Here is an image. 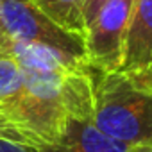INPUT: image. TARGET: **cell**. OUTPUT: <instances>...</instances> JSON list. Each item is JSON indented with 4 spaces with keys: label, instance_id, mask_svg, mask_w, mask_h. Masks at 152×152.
<instances>
[{
    "label": "cell",
    "instance_id": "cell-3",
    "mask_svg": "<svg viewBox=\"0 0 152 152\" xmlns=\"http://www.w3.org/2000/svg\"><path fill=\"white\" fill-rule=\"evenodd\" d=\"M2 20L9 41L47 45L86 59L84 41L63 31L32 0H4Z\"/></svg>",
    "mask_w": 152,
    "mask_h": 152
},
{
    "label": "cell",
    "instance_id": "cell-2",
    "mask_svg": "<svg viewBox=\"0 0 152 152\" xmlns=\"http://www.w3.org/2000/svg\"><path fill=\"white\" fill-rule=\"evenodd\" d=\"M136 0H107L88 22L86 61L95 73H113L124 64Z\"/></svg>",
    "mask_w": 152,
    "mask_h": 152
},
{
    "label": "cell",
    "instance_id": "cell-7",
    "mask_svg": "<svg viewBox=\"0 0 152 152\" xmlns=\"http://www.w3.org/2000/svg\"><path fill=\"white\" fill-rule=\"evenodd\" d=\"M25 93V75L22 66L6 52H0V140Z\"/></svg>",
    "mask_w": 152,
    "mask_h": 152
},
{
    "label": "cell",
    "instance_id": "cell-12",
    "mask_svg": "<svg viewBox=\"0 0 152 152\" xmlns=\"http://www.w3.org/2000/svg\"><path fill=\"white\" fill-rule=\"evenodd\" d=\"M140 152H152V147H145V148H141Z\"/></svg>",
    "mask_w": 152,
    "mask_h": 152
},
{
    "label": "cell",
    "instance_id": "cell-8",
    "mask_svg": "<svg viewBox=\"0 0 152 152\" xmlns=\"http://www.w3.org/2000/svg\"><path fill=\"white\" fill-rule=\"evenodd\" d=\"M32 2L63 31L84 41L88 31V0H32Z\"/></svg>",
    "mask_w": 152,
    "mask_h": 152
},
{
    "label": "cell",
    "instance_id": "cell-1",
    "mask_svg": "<svg viewBox=\"0 0 152 152\" xmlns=\"http://www.w3.org/2000/svg\"><path fill=\"white\" fill-rule=\"evenodd\" d=\"M93 124L124 143L152 147V90L120 72L95 73Z\"/></svg>",
    "mask_w": 152,
    "mask_h": 152
},
{
    "label": "cell",
    "instance_id": "cell-9",
    "mask_svg": "<svg viewBox=\"0 0 152 152\" xmlns=\"http://www.w3.org/2000/svg\"><path fill=\"white\" fill-rule=\"evenodd\" d=\"M107 2V0H88V7H86V20L90 22L95 15H97V11L104 6Z\"/></svg>",
    "mask_w": 152,
    "mask_h": 152
},
{
    "label": "cell",
    "instance_id": "cell-4",
    "mask_svg": "<svg viewBox=\"0 0 152 152\" xmlns=\"http://www.w3.org/2000/svg\"><path fill=\"white\" fill-rule=\"evenodd\" d=\"M118 72L132 83L152 90V0H136L125 57Z\"/></svg>",
    "mask_w": 152,
    "mask_h": 152
},
{
    "label": "cell",
    "instance_id": "cell-11",
    "mask_svg": "<svg viewBox=\"0 0 152 152\" xmlns=\"http://www.w3.org/2000/svg\"><path fill=\"white\" fill-rule=\"evenodd\" d=\"M0 152H34V150L25 148V147H20V145H15V143H9V141H4V140H0Z\"/></svg>",
    "mask_w": 152,
    "mask_h": 152
},
{
    "label": "cell",
    "instance_id": "cell-10",
    "mask_svg": "<svg viewBox=\"0 0 152 152\" xmlns=\"http://www.w3.org/2000/svg\"><path fill=\"white\" fill-rule=\"evenodd\" d=\"M2 6H4V0H0V52H4L9 45V38L6 34L4 29V20H2Z\"/></svg>",
    "mask_w": 152,
    "mask_h": 152
},
{
    "label": "cell",
    "instance_id": "cell-5",
    "mask_svg": "<svg viewBox=\"0 0 152 152\" xmlns=\"http://www.w3.org/2000/svg\"><path fill=\"white\" fill-rule=\"evenodd\" d=\"M4 52L15 57L16 63L23 70L43 72V73H70V72L90 73L93 72L86 59L68 54L59 48H54V47H47V45L9 41Z\"/></svg>",
    "mask_w": 152,
    "mask_h": 152
},
{
    "label": "cell",
    "instance_id": "cell-6",
    "mask_svg": "<svg viewBox=\"0 0 152 152\" xmlns=\"http://www.w3.org/2000/svg\"><path fill=\"white\" fill-rule=\"evenodd\" d=\"M141 145H129L104 134L93 120H72L64 136L41 150L34 152H140Z\"/></svg>",
    "mask_w": 152,
    "mask_h": 152
}]
</instances>
